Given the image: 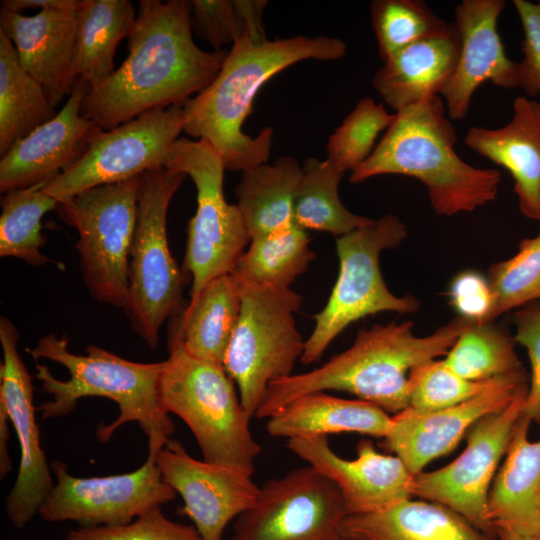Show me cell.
<instances>
[{
	"mask_svg": "<svg viewBox=\"0 0 540 540\" xmlns=\"http://www.w3.org/2000/svg\"><path fill=\"white\" fill-rule=\"evenodd\" d=\"M187 0H141L128 37V56L90 89L81 114L112 130L153 109L183 105L217 76L227 50L207 52L193 40Z\"/></svg>",
	"mask_w": 540,
	"mask_h": 540,
	"instance_id": "cell-1",
	"label": "cell"
},
{
	"mask_svg": "<svg viewBox=\"0 0 540 540\" xmlns=\"http://www.w3.org/2000/svg\"><path fill=\"white\" fill-rule=\"evenodd\" d=\"M346 52L344 41L326 35L263 41L245 35L233 43L214 80L183 104V132L211 144L231 171L267 163L272 128H263L256 137L242 130L260 88L297 62L338 60Z\"/></svg>",
	"mask_w": 540,
	"mask_h": 540,
	"instance_id": "cell-2",
	"label": "cell"
},
{
	"mask_svg": "<svg viewBox=\"0 0 540 540\" xmlns=\"http://www.w3.org/2000/svg\"><path fill=\"white\" fill-rule=\"evenodd\" d=\"M472 323L452 319L428 336L413 333V322H391L361 329L353 344L322 366L268 385L255 417L269 418L305 394L344 391L396 415L410 403L414 373L446 355Z\"/></svg>",
	"mask_w": 540,
	"mask_h": 540,
	"instance_id": "cell-3",
	"label": "cell"
},
{
	"mask_svg": "<svg viewBox=\"0 0 540 540\" xmlns=\"http://www.w3.org/2000/svg\"><path fill=\"white\" fill-rule=\"evenodd\" d=\"M446 113L439 95L395 112L370 157L351 171L350 183L383 174L413 177L426 186L440 216L471 212L495 200L500 173L474 167L459 157L454 149L456 130Z\"/></svg>",
	"mask_w": 540,
	"mask_h": 540,
	"instance_id": "cell-4",
	"label": "cell"
},
{
	"mask_svg": "<svg viewBox=\"0 0 540 540\" xmlns=\"http://www.w3.org/2000/svg\"><path fill=\"white\" fill-rule=\"evenodd\" d=\"M26 351L34 360H51L69 373L67 380H60L47 366L36 364V378L52 396L38 407L43 419L69 414L81 398L105 397L118 405L120 413L112 423L99 424L100 442L110 440L120 426L129 422H136L145 433L148 450L159 451L171 439L175 426L161 404L159 393L164 361L134 362L95 345L86 347V355L74 354L68 348V340L54 334L41 337Z\"/></svg>",
	"mask_w": 540,
	"mask_h": 540,
	"instance_id": "cell-5",
	"label": "cell"
},
{
	"mask_svg": "<svg viewBox=\"0 0 540 540\" xmlns=\"http://www.w3.org/2000/svg\"><path fill=\"white\" fill-rule=\"evenodd\" d=\"M224 366L169 347L159 393L164 410L180 417L193 433L203 460L253 475L261 446L253 437L252 419L242 406Z\"/></svg>",
	"mask_w": 540,
	"mask_h": 540,
	"instance_id": "cell-6",
	"label": "cell"
},
{
	"mask_svg": "<svg viewBox=\"0 0 540 540\" xmlns=\"http://www.w3.org/2000/svg\"><path fill=\"white\" fill-rule=\"evenodd\" d=\"M185 178L184 173L165 167L139 176L123 309L133 329L152 348L158 345L164 321L183 311L184 274L170 252L166 223L169 204Z\"/></svg>",
	"mask_w": 540,
	"mask_h": 540,
	"instance_id": "cell-7",
	"label": "cell"
},
{
	"mask_svg": "<svg viewBox=\"0 0 540 540\" xmlns=\"http://www.w3.org/2000/svg\"><path fill=\"white\" fill-rule=\"evenodd\" d=\"M406 237V226L394 214L337 237L338 278L325 307L313 317L315 326L300 358L303 364L317 362L340 333L366 316L418 309L415 297H398L388 289L379 266L381 252L397 248Z\"/></svg>",
	"mask_w": 540,
	"mask_h": 540,
	"instance_id": "cell-8",
	"label": "cell"
},
{
	"mask_svg": "<svg viewBox=\"0 0 540 540\" xmlns=\"http://www.w3.org/2000/svg\"><path fill=\"white\" fill-rule=\"evenodd\" d=\"M241 309L223 366L255 417L268 385L290 376L305 341L295 321L303 298L290 288L241 284Z\"/></svg>",
	"mask_w": 540,
	"mask_h": 540,
	"instance_id": "cell-9",
	"label": "cell"
},
{
	"mask_svg": "<svg viewBox=\"0 0 540 540\" xmlns=\"http://www.w3.org/2000/svg\"><path fill=\"white\" fill-rule=\"evenodd\" d=\"M165 168L189 176L196 187L197 209L188 224L184 258L193 299L208 282L234 270L251 239L238 206L225 199V163L211 144L177 139Z\"/></svg>",
	"mask_w": 540,
	"mask_h": 540,
	"instance_id": "cell-10",
	"label": "cell"
},
{
	"mask_svg": "<svg viewBox=\"0 0 540 540\" xmlns=\"http://www.w3.org/2000/svg\"><path fill=\"white\" fill-rule=\"evenodd\" d=\"M139 176L97 186L59 203V216L78 232L76 249L90 295L124 308L137 220Z\"/></svg>",
	"mask_w": 540,
	"mask_h": 540,
	"instance_id": "cell-11",
	"label": "cell"
},
{
	"mask_svg": "<svg viewBox=\"0 0 540 540\" xmlns=\"http://www.w3.org/2000/svg\"><path fill=\"white\" fill-rule=\"evenodd\" d=\"M182 131L183 105L153 109L117 128L102 130L82 158L43 191L62 203L88 189L164 168Z\"/></svg>",
	"mask_w": 540,
	"mask_h": 540,
	"instance_id": "cell-12",
	"label": "cell"
},
{
	"mask_svg": "<svg viewBox=\"0 0 540 540\" xmlns=\"http://www.w3.org/2000/svg\"><path fill=\"white\" fill-rule=\"evenodd\" d=\"M347 516L336 484L308 465L267 480L231 540H345Z\"/></svg>",
	"mask_w": 540,
	"mask_h": 540,
	"instance_id": "cell-13",
	"label": "cell"
},
{
	"mask_svg": "<svg viewBox=\"0 0 540 540\" xmlns=\"http://www.w3.org/2000/svg\"><path fill=\"white\" fill-rule=\"evenodd\" d=\"M157 450H148L138 469L123 474L77 477L62 461L50 465L55 483L39 510L46 522L73 521L80 527L113 526L133 521L176 497L156 464Z\"/></svg>",
	"mask_w": 540,
	"mask_h": 540,
	"instance_id": "cell-14",
	"label": "cell"
},
{
	"mask_svg": "<svg viewBox=\"0 0 540 540\" xmlns=\"http://www.w3.org/2000/svg\"><path fill=\"white\" fill-rule=\"evenodd\" d=\"M526 395L476 422L467 432L464 451L448 465L414 475L412 497L444 505L496 536L488 515V494Z\"/></svg>",
	"mask_w": 540,
	"mask_h": 540,
	"instance_id": "cell-15",
	"label": "cell"
},
{
	"mask_svg": "<svg viewBox=\"0 0 540 540\" xmlns=\"http://www.w3.org/2000/svg\"><path fill=\"white\" fill-rule=\"evenodd\" d=\"M18 340L14 324L1 316L0 404L8 413L20 448L19 469L5 510L11 523L22 529L39 513L55 482L41 447L32 379L18 352Z\"/></svg>",
	"mask_w": 540,
	"mask_h": 540,
	"instance_id": "cell-16",
	"label": "cell"
},
{
	"mask_svg": "<svg viewBox=\"0 0 540 540\" xmlns=\"http://www.w3.org/2000/svg\"><path fill=\"white\" fill-rule=\"evenodd\" d=\"M527 392L522 370L492 379L481 393L457 405L423 414L402 411L392 415L385 444L416 475L429 462L450 453L480 419Z\"/></svg>",
	"mask_w": 540,
	"mask_h": 540,
	"instance_id": "cell-17",
	"label": "cell"
},
{
	"mask_svg": "<svg viewBox=\"0 0 540 540\" xmlns=\"http://www.w3.org/2000/svg\"><path fill=\"white\" fill-rule=\"evenodd\" d=\"M163 480L184 501V510L203 540H223L227 524L255 502L260 487L232 467L200 461L170 439L156 455Z\"/></svg>",
	"mask_w": 540,
	"mask_h": 540,
	"instance_id": "cell-18",
	"label": "cell"
},
{
	"mask_svg": "<svg viewBox=\"0 0 540 540\" xmlns=\"http://www.w3.org/2000/svg\"><path fill=\"white\" fill-rule=\"evenodd\" d=\"M286 446L336 484L348 515L379 512L412 498L414 475L399 457L378 452L369 440L358 443L352 460L337 455L324 435L291 438Z\"/></svg>",
	"mask_w": 540,
	"mask_h": 540,
	"instance_id": "cell-19",
	"label": "cell"
},
{
	"mask_svg": "<svg viewBox=\"0 0 540 540\" xmlns=\"http://www.w3.org/2000/svg\"><path fill=\"white\" fill-rule=\"evenodd\" d=\"M90 86L80 77L60 112L17 141L0 160V192L48 184L71 168L102 129L81 114Z\"/></svg>",
	"mask_w": 540,
	"mask_h": 540,
	"instance_id": "cell-20",
	"label": "cell"
},
{
	"mask_svg": "<svg viewBox=\"0 0 540 540\" xmlns=\"http://www.w3.org/2000/svg\"><path fill=\"white\" fill-rule=\"evenodd\" d=\"M503 0H463L455 7L460 51L454 72L441 92L451 119L467 116L472 96L486 81L502 88L518 84V62L509 59L498 33Z\"/></svg>",
	"mask_w": 540,
	"mask_h": 540,
	"instance_id": "cell-21",
	"label": "cell"
},
{
	"mask_svg": "<svg viewBox=\"0 0 540 540\" xmlns=\"http://www.w3.org/2000/svg\"><path fill=\"white\" fill-rule=\"evenodd\" d=\"M0 31L11 40L20 64L42 85L54 108L70 95L77 79L73 72L77 11L43 10L25 16L1 7Z\"/></svg>",
	"mask_w": 540,
	"mask_h": 540,
	"instance_id": "cell-22",
	"label": "cell"
},
{
	"mask_svg": "<svg viewBox=\"0 0 540 540\" xmlns=\"http://www.w3.org/2000/svg\"><path fill=\"white\" fill-rule=\"evenodd\" d=\"M465 144L510 173L520 212L540 222V102L516 97L510 122L496 129L471 127Z\"/></svg>",
	"mask_w": 540,
	"mask_h": 540,
	"instance_id": "cell-23",
	"label": "cell"
},
{
	"mask_svg": "<svg viewBox=\"0 0 540 540\" xmlns=\"http://www.w3.org/2000/svg\"><path fill=\"white\" fill-rule=\"evenodd\" d=\"M460 51L454 23L393 54L375 72L372 84L396 112L441 94L450 80Z\"/></svg>",
	"mask_w": 540,
	"mask_h": 540,
	"instance_id": "cell-24",
	"label": "cell"
},
{
	"mask_svg": "<svg viewBox=\"0 0 540 540\" xmlns=\"http://www.w3.org/2000/svg\"><path fill=\"white\" fill-rule=\"evenodd\" d=\"M531 420H517L488 494V515L494 528L528 535L540 533V438L529 439Z\"/></svg>",
	"mask_w": 540,
	"mask_h": 540,
	"instance_id": "cell-25",
	"label": "cell"
},
{
	"mask_svg": "<svg viewBox=\"0 0 540 540\" xmlns=\"http://www.w3.org/2000/svg\"><path fill=\"white\" fill-rule=\"evenodd\" d=\"M345 540H498L439 503L412 498L379 512L348 515Z\"/></svg>",
	"mask_w": 540,
	"mask_h": 540,
	"instance_id": "cell-26",
	"label": "cell"
},
{
	"mask_svg": "<svg viewBox=\"0 0 540 540\" xmlns=\"http://www.w3.org/2000/svg\"><path fill=\"white\" fill-rule=\"evenodd\" d=\"M392 427L390 416L379 406L361 399H344L325 392L297 397L268 418L269 435L288 439L358 433L386 438Z\"/></svg>",
	"mask_w": 540,
	"mask_h": 540,
	"instance_id": "cell-27",
	"label": "cell"
},
{
	"mask_svg": "<svg viewBox=\"0 0 540 540\" xmlns=\"http://www.w3.org/2000/svg\"><path fill=\"white\" fill-rule=\"evenodd\" d=\"M240 309L237 279L231 273L214 278L180 313L169 334V347L181 345L196 358L223 365Z\"/></svg>",
	"mask_w": 540,
	"mask_h": 540,
	"instance_id": "cell-28",
	"label": "cell"
},
{
	"mask_svg": "<svg viewBox=\"0 0 540 540\" xmlns=\"http://www.w3.org/2000/svg\"><path fill=\"white\" fill-rule=\"evenodd\" d=\"M136 16L128 0H81L77 10L73 72L90 89L105 82L115 72L117 46L129 37Z\"/></svg>",
	"mask_w": 540,
	"mask_h": 540,
	"instance_id": "cell-29",
	"label": "cell"
},
{
	"mask_svg": "<svg viewBox=\"0 0 540 540\" xmlns=\"http://www.w3.org/2000/svg\"><path fill=\"white\" fill-rule=\"evenodd\" d=\"M301 176L302 167L290 156L242 171L235 188L236 205L250 239L294 224L293 199Z\"/></svg>",
	"mask_w": 540,
	"mask_h": 540,
	"instance_id": "cell-30",
	"label": "cell"
},
{
	"mask_svg": "<svg viewBox=\"0 0 540 540\" xmlns=\"http://www.w3.org/2000/svg\"><path fill=\"white\" fill-rule=\"evenodd\" d=\"M56 114L42 85L22 67L13 43L0 31V156Z\"/></svg>",
	"mask_w": 540,
	"mask_h": 540,
	"instance_id": "cell-31",
	"label": "cell"
},
{
	"mask_svg": "<svg viewBox=\"0 0 540 540\" xmlns=\"http://www.w3.org/2000/svg\"><path fill=\"white\" fill-rule=\"evenodd\" d=\"M345 173L328 159L305 160L293 199V221L298 227L340 237L371 222L341 202L338 187Z\"/></svg>",
	"mask_w": 540,
	"mask_h": 540,
	"instance_id": "cell-32",
	"label": "cell"
},
{
	"mask_svg": "<svg viewBox=\"0 0 540 540\" xmlns=\"http://www.w3.org/2000/svg\"><path fill=\"white\" fill-rule=\"evenodd\" d=\"M306 230L295 223L251 239L231 274L241 284L290 288L316 257Z\"/></svg>",
	"mask_w": 540,
	"mask_h": 540,
	"instance_id": "cell-33",
	"label": "cell"
},
{
	"mask_svg": "<svg viewBox=\"0 0 540 540\" xmlns=\"http://www.w3.org/2000/svg\"><path fill=\"white\" fill-rule=\"evenodd\" d=\"M46 184L6 192L1 199L0 256L14 257L32 266L53 263L41 252L44 244L41 220L57 208L58 201L46 194Z\"/></svg>",
	"mask_w": 540,
	"mask_h": 540,
	"instance_id": "cell-34",
	"label": "cell"
},
{
	"mask_svg": "<svg viewBox=\"0 0 540 540\" xmlns=\"http://www.w3.org/2000/svg\"><path fill=\"white\" fill-rule=\"evenodd\" d=\"M515 338L489 323H472L461 333L444 358L458 375L487 381L524 370L515 350Z\"/></svg>",
	"mask_w": 540,
	"mask_h": 540,
	"instance_id": "cell-35",
	"label": "cell"
},
{
	"mask_svg": "<svg viewBox=\"0 0 540 540\" xmlns=\"http://www.w3.org/2000/svg\"><path fill=\"white\" fill-rule=\"evenodd\" d=\"M191 26L198 37L208 42L214 51L248 35L253 41L266 38L262 15L266 0H193Z\"/></svg>",
	"mask_w": 540,
	"mask_h": 540,
	"instance_id": "cell-36",
	"label": "cell"
},
{
	"mask_svg": "<svg viewBox=\"0 0 540 540\" xmlns=\"http://www.w3.org/2000/svg\"><path fill=\"white\" fill-rule=\"evenodd\" d=\"M370 14L383 62L449 25L421 0H375L370 4Z\"/></svg>",
	"mask_w": 540,
	"mask_h": 540,
	"instance_id": "cell-37",
	"label": "cell"
},
{
	"mask_svg": "<svg viewBox=\"0 0 540 540\" xmlns=\"http://www.w3.org/2000/svg\"><path fill=\"white\" fill-rule=\"evenodd\" d=\"M487 279L493 296L488 322L524 305L540 301V232L520 241L511 258L492 264Z\"/></svg>",
	"mask_w": 540,
	"mask_h": 540,
	"instance_id": "cell-38",
	"label": "cell"
},
{
	"mask_svg": "<svg viewBox=\"0 0 540 540\" xmlns=\"http://www.w3.org/2000/svg\"><path fill=\"white\" fill-rule=\"evenodd\" d=\"M395 116L371 97L360 99L329 136L327 159L344 172L352 171L370 157L379 134L389 128Z\"/></svg>",
	"mask_w": 540,
	"mask_h": 540,
	"instance_id": "cell-39",
	"label": "cell"
},
{
	"mask_svg": "<svg viewBox=\"0 0 540 540\" xmlns=\"http://www.w3.org/2000/svg\"><path fill=\"white\" fill-rule=\"evenodd\" d=\"M413 377L415 385L409 406L404 410L410 414L434 412L462 403L481 393L492 380H467L453 371L444 359L425 364Z\"/></svg>",
	"mask_w": 540,
	"mask_h": 540,
	"instance_id": "cell-40",
	"label": "cell"
},
{
	"mask_svg": "<svg viewBox=\"0 0 540 540\" xmlns=\"http://www.w3.org/2000/svg\"><path fill=\"white\" fill-rule=\"evenodd\" d=\"M66 540H203L195 526L172 521L155 507L133 521L113 526L78 527Z\"/></svg>",
	"mask_w": 540,
	"mask_h": 540,
	"instance_id": "cell-41",
	"label": "cell"
},
{
	"mask_svg": "<svg viewBox=\"0 0 540 540\" xmlns=\"http://www.w3.org/2000/svg\"><path fill=\"white\" fill-rule=\"evenodd\" d=\"M515 341L529 356L531 378L522 414L540 426V302H533L514 312Z\"/></svg>",
	"mask_w": 540,
	"mask_h": 540,
	"instance_id": "cell-42",
	"label": "cell"
},
{
	"mask_svg": "<svg viewBox=\"0 0 540 540\" xmlns=\"http://www.w3.org/2000/svg\"><path fill=\"white\" fill-rule=\"evenodd\" d=\"M447 297L458 314L474 323H489L493 296L487 277L475 270L459 272L451 280Z\"/></svg>",
	"mask_w": 540,
	"mask_h": 540,
	"instance_id": "cell-43",
	"label": "cell"
},
{
	"mask_svg": "<svg viewBox=\"0 0 540 540\" xmlns=\"http://www.w3.org/2000/svg\"><path fill=\"white\" fill-rule=\"evenodd\" d=\"M522 30L523 59L518 62L517 87L529 96H540V3L514 0Z\"/></svg>",
	"mask_w": 540,
	"mask_h": 540,
	"instance_id": "cell-44",
	"label": "cell"
},
{
	"mask_svg": "<svg viewBox=\"0 0 540 540\" xmlns=\"http://www.w3.org/2000/svg\"><path fill=\"white\" fill-rule=\"evenodd\" d=\"M1 7L16 13H23L28 9L40 8L43 10H75L77 11L81 0H2Z\"/></svg>",
	"mask_w": 540,
	"mask_h": 540,
	"instance_id": "cell-45",
	"label": "cell"
},
{
	"mask_svg": "<svg viewBox=\"0 0 540 540\" xmlns=\"http://www.w3.org/2000/svg\"><path fill=\"white\" fill-rule=\"evenodd\" d=\"M10 421L5 407L0 404V476L5 477L12 470L8 453V440L10 436L8 422Z\"/></svg>",
	"mask_w": 540,
	"mask_h": 540,
	"instance_id": "cell-46",
	"label": "cell"
},
{
	"mask_svg": "<svg viewBox=\"0 0 540 540\" xmlns=\"http://www.w3.org/2000/svg\"><path fill=\"white\" fill-rule=\"evenodd\" d=\"M495 532L498 540H540L539 535L522 534L501 527L495 528Z\"/></svg>",
	"mask_w": 540,
	"mask_h": 540,
	"instance_id": "cell-47",
	"label": "cell"
},
{
	"mask_svg": "<svg viewBox=\"0 0 540 540\" xmlns=\"http://www.w3.org/2000/svg\"><path fill=\"white\" fill-rule=\"evenodd\" d=\"M539 536H540V533H539Z\"/></svg>",
	"mask_w": 540,
	"mask_h": 540,
	"instance_id": "cell-48",
	"label": "cell"
},
{
	"mask_svg": "<svg viewBox=\"0 0 540 540\" xmlns=\"http://www.w3.org/2000/svg\"><path fill=\"white\" fill-rule=\"evenodd\" d=\"M539 3H540V1H539Z\"/></svg>",
	"mask_w": 540,
	"mask_h": 540,
	"instance_id": "cell-49",
	"label": "cell"
}]
</instances>
